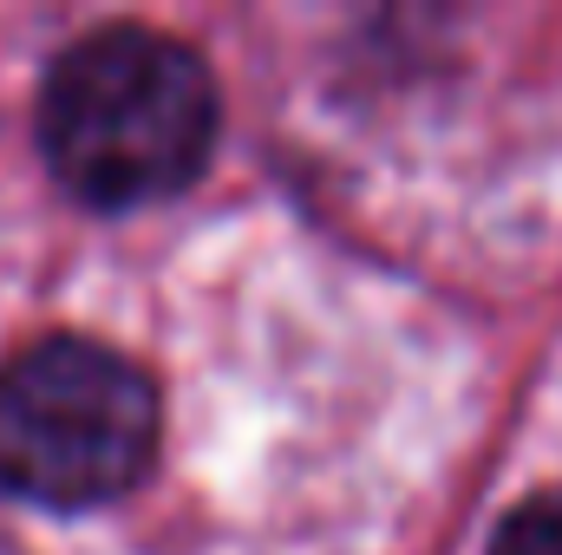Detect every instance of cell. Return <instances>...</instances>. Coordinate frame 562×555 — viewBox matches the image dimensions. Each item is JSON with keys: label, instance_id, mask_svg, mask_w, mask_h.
<instances>
[{"label": "cell", "instance_id": "obj_3", "mask_svg": "<svg viewBox=\"0 0 562 555\" xmlns=\"http://www.w3.org/2000/svg\"><path fill=\"white\" fill-rule=\"evenodd\" d=\"M491 555H562V484L524 497L517 510H504Z\"/></svg>", "mask_w": 562, "mask_h": 555}, {"label": "cell", "instance_id": "obj_2", "mask_svg": "<svg viewBox=\"0 0 562 555\" xmlns=\"http://www.w3.org/2000/svg\"><path fill=\"white\" fill-rule=\"evenodd\" d=\"M157 386L132 353L53 333L0 366V490L40 510H105L157 457Z\"/></svg>", "mask_w": 562, "mask_h": 555}, {"label": "cell", "instance_id": "obj_1", "mask_svg": "<svg viewBox=\"0 0 562 555\" xmlns=\"http://www.w3.org/2000/svg\"><path fill=\"white\" fill-rule=\"evenodd\" d=\"M216 125L210 59L138 20L79 33L40 79V157L92 209L183 196L210 170Z\"/></svg>", "mask_w": 562, "mask_h": 555}]
</instances>
